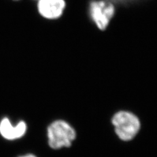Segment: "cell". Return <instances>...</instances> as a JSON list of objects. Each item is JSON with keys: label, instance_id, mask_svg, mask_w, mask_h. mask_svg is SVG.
<instances>
[{"label": "cell", "instance_id": "8992f818", "mask_svg": "<svg viewBox=\"0 0 157 157\" xmlns=\"http://www.w3.org/2000/svg\"><path fill=\"white\" fill-rule=\"evenodd\" d=\"M18 157H37L36 155H34L33 154L31 153H29V154H26V155H22V156H20Z\"/></svg>", "mask_w": 157, "mask_h": 157}, {"label": "cell", "instance_id": "3957f363", "mask_svg": "<svg viewBox=\"0 0 157 157\" xmlns=\"http://www.w3.org/2000/svg\"><path fill=\"white\" fill-rule=\"evenodd\" d=\"M115 12L114 5L107 0L93 1L90 3V16L96 26L101 30L106 29Z\"/></svg>", "mask_w": 157, "mask_h": 157}, {"label": "cell", "instance_id": "52a82bcc", "mask_svg": "<svg viewBox=\"0 0 157 157\" xmlns=\"http://www.w3.org/2000/svg\"><path fill=\"white\" fill-rule=\"evenodd\" d=\"M13 1H16L17 2V1H20V0H13Z\"/></svg>", "mask_w": 157, "mask_h": 157}, {"label": "cell", "instance_id": "5b68a950", "mask_svg": "<svg viewBox=\"0 0 157 157\" xmlns=\"http://www.w3.org/2000/svg\"><path fill=\"white\" fill-rule=\"evenodd\" d=\"M27 131V124L24 121H19L13 125L7 117H4L0 121V134L7 140H15L21 138Z\"/></svg>", "mask_w": 157, "mask_h": 157}, {"label": "cell", "instance_id": "7a4b0ae2", "mask_svg": "<svg viewBox=\"0 0 157 157\" xmlns=\"http://www.w3.org/2000/svg\"><path fill=\"white\" fill-rule=\"evenodd\" d=\"M77 137L74 127L64 120H56L47 127L48 144L54 150L70 148Z\"/></svg>", "mask_w": 157, "mask_h": 157}, {"label": "cell", "instance_id": "277c9868", "mask_svg": "<svg viewBox=\"0 0 157 157\" xmlns=\"http://www.w3.org/2000/svg\"><path fill=\"white\" fill-rule=\"evenodd\" d=\"M65 7V0H37V11L43 18L47 20L60 17Z\"/></svg>", "mask_w": 157, "mask_h": 157}, {"label": "cell", "instance_id": "6da1fadb", "mask_svg": "<svg viewBox=\"0 0 157 157\" xmlns=\"http://www.w3.org/2000/svg\"><path fill=\"white\" fill-rule=\"evenodd\" d=\"M111 124L116 136L124 142L134 140L141 128L138 117L131 111L125 110L115 113L111 118Z\"/></svg>", "mask_w": 157, "mask_h": 157}]
</instances>
